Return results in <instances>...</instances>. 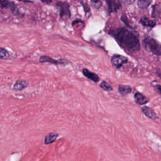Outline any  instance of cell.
Masks as SVG:
<instances>
[{
    "label": "cell",
    "instance_id": "22",
    "mask_svg": "<svg viewBox=\"0 0 161 161\" xmlns=\"http://www.w3.org/2000/svg\"><path fill=\"white\" fill-rule=\"evenodd\" d=\"M40 1L46 4H50L52 2V0H40Z\"/></svg>",
    "mask_w": 161,
    "mask_h": 161
},
{
    "label": "cell",
    "instance_id": "23",
    "mask_svg": "<svg viewBox=\"0 0 161 161\" xmlns=\"http://www.w3.org/2000/svg\"><path fill=\"white\" fill-rule=\"evenodd\" d=\"M19 1H23V2H25V3H31V1L30 0H18Z\"/></svg>",
    "mask_w": 161,
    "mask_h": 161
},
{
    "label": "cell",
    "instance_id": "21",
    "mask_svg": "<svg viewBox=\"0 0 161 161\" xmlns=\"http://www.w3.org/2000/svg\"><path fill=\"white\" fill-rule=\"evenodd\" d=\"M155 89H156V91L159 93L160 94V84H156V86H155Z\"/></svg>",
    "mask_w": 161,
    "mask_h": 161
},
{
    "label": "cell",
    "instance_id": "9",
    "mask_svg": "<svg viewBox=\"0 0 161 161\" xmlns=\"http://www.w3.org/2000/svg\"><path fill=\"white\" fill-rule=\"evenodd\" d=\"M134 99L135 103L139 105H144L149 101V99L146 96H145L143 94L139 92H136L135 93Z\"/></svg>",
    "mask_w": 161,
    "mask_h": 161
},
{
    "label": "cell",
    "instance_id": "4",
    "mask_svg": "<svg viewBox=\"0 0 161 161\" xmlns=\"http://www.w3.org/2000/svg\"><path fill=\"white\" fill-rule=\"evenodd\" d=\"M128 61V59L126 57L119 55L114 54L111 58V63L113 67L116 69H119Z\"/></svg>",
    "mask_w": 161,
    "mask_h": 161
},
{
    "label": "cell",
    "instance_id": "24",
    "mask_svg": "<svg viewBox=\"0 0 161 161\" xmlns=\"http://www.w3.org/2000/svg\"><path fill=\"white\" fill-rule=\"evenodd\" d=\"M94 3H96V4H97V3H100V0H91Z\"/></svg>",
    "mask_w": 161,
    "mask_h": 161
},
{
    "label": "cell",
    "instance_id": "5",
    "mask_svg": "<svg viewBox=\"0 0 161 161\" xmlns=\"http://www.w3.org/2000/svg\"><path fill=\"white\" fill-rule=\"evenodd\" d=\"M39 61L41 63H50L54 65H65L69 63V62L66 59H54L52 57L47 56V55H42L40 57Z\"/></svg>",
    "mask_w": 161,
    "mask_h": 161
},
{
    "label": "cell",
    "instance_id": "16",
    "mask_svg": "<svg viewBox=\"0 0 161 161\" xmlns=\"http://www.w3.org/2000/svg\"><path fill=\"white\" fill-rule=\"evenodd\" d=\"M152 1V0H137V6L139 8L144 9L150 6Z\"/></svg>",
    "mask_w": 161,
    "mask_h": 161
},
{
    "label": "cell",
    "instance_id": "12",
    "mask_svg": "<svg viewBox=\"0 0 161 161\" xmlns=\"http://www.w3.org/2000/svg\"><path fill=\"white\" fill-rule=\"evenodd\" d=\"M160 13H161L160 3H158L157 4H155L152 6V17L154 18L159 19L160 18Z\"/></svg>",
    "mask_w": 161,
    "mask_h": 161
},
{
    "label": "cell",
    "instance_id": "11",
    "mask_svg": "<svg viewBox=\"0 0 161 161\" xmlns=\"http://www.w3.org/2000/svg\"><path fill=\"white\" fill-rule=\"evenodd\" d=\"M28 85V82L24 80H18L15 82L13 86V89L14 91H21L25 89Z\"/></svg>",
    "mask_w": 161,
    "mask_h": 161
},
{
    "label": "cell",
    "instance_id": "13",
    "mask_svg": "<svg viewBox=\"0 0 161 161\" xmlns=\"http://www.w3.org/2000/svg\"><path fill=\"white\" fill-rule=\"evenodd\" d=\"M140 23L143 26L146 27L153 28L156 25V22L149 19L147 17H142L140 19Z\"/></svg>",
    "mask_w": 161,
    "mask_h": 161
},
{
    "label": "cell",
    "instance_id": "1",
    "mask_svg": "<svg viewBox=\"0 0 161 161\" xmlns=\"http://www.w3.org/2000/svg\"><path fill=\"white\" fill-rule=\"evenodd\" d=\"M108 33L113 36L122 48L130 52H136L140 49V41L136 35L125 27L111 29Z\"/></svg>",
    "mask_w": 161,
    "mask_h": 161
},
{
    "label": "cell",
    "instance_id": "14",
    "mask_svg": "<svg viewBox=\"0 0 161 161\" xmlns=\"http://www.w3.org/2000/svg\"><path fill=\"white\" fill-rule=\"evenodd\" d=\"M58 136V134L55 132H52L48 134L47 136H45L44 138V143L46 145H48L50 143H53L57 138Z\"/></svg>",
    "mask_w": 161,
    "mask_h": 161
},
{
    "label": "cell",
    "instance_id": "6",
    "mask_svg": "<svg viewBox=\"0 0 161 161\" xmlns=\"http://www.w3.org/2000/svg\"><path fill=\"white\" fill-rule=\"evenodd\" d=\"M108 6L109 13L117 12L121 8V3L119 0H104Z\"/></svg>",
    "mask_w": 161,
    "mask_h": 161
},
{
    "label": "cell",
    "instance_id": "15",
    "mask_svg": "<svg viewBox=\"0 0 161 161\" xmlns=\"http://www.w3.org/2000/svg\"><path fill=\"white\" fill-rule=\"evenodd\" d=\"M118 92L123 96L127 95L131 92V88L128 85L119 84L118 86Z\"/></svg>",
    "mask_w": 161,
    "mask_h": 161
},
{
    "label": "cell",
    "instance_id": "19",
    "mask_svg": "<svg viewBox=\"0 0 161 161\" xmlns=\"http://www.w3.org/2000/svg\"><path fill=\"white\" fill-rule=\"evenodd\" d=\"M121 21L126 25V26L128 27H130V28H131V26L129 24V22H128V17L126 16V14H123L122 16H121Z\"/></svg>",
    "mask_w": 161,
    "mask_h": 161
},
{
    "label": "cell",
    "instance_id": "2",
    "mask_svg": "<svg viewBox=\"0 0 161 161\" xmlns=\"http://www.w3.org/2000/svg\"><path fill=\"white\" fill-rule=\"evenodd\" d=\"M142 45L144 49L147 52L158 56L161 55L160 45L153 38H145L142 42Z\"/></svg>",
    "mask_w": 161,
    "mask_h": 161
},
{
    "label": "cell",
    "instance_id": "20",
    "mask_svg": "<svg viewBox=\"0 0 161 161\" xmlns=\"http://www.w3.org/2000/svg\"><path fill=\"white\" fill-rule=\"evenodd\" d=\"M135 0H123V2L126 4H131L135 2Z\"/></svg>",
    "mask_w": 161,
    "mask_h": 161
},
{
    "label": "cell",
    "instance_id": "10",
    "mask_svg": "<svg viewBox=\"0 0 161 161\" xmlns=\"http://www.w3.org/2000/svg\"><path fill=\"white\" fill-rule=\"evenodd\" d=\"M82 74L87 79L91 80L92 81H93L94 82H97L99 81V76L96 73L91 72L87 69H84L82 70Z\"/></svg>",
    "mask_w": 161,
    "mask_h": 161
},
{
    "label": "cell",
    "instance_id": "17",
    "mask_svg": "<svg viewBox=\"0 0 161 161\" xmlns=\"http://www.w3.org/2000/svg\"><path fill=\"white\" fill-rule=\"evenodd\" d=\"M99 86L101 87V89H103V90H104L106 91H111L113 90V87H111V86L109 85V83H108L105 80L101 81L99 84Z\"/></svg>",
    "mask_w": 161,
    "mask_h": 161
},
{
    "label": "cell",
    "instance_id": "8",
    "mask_svg": "<svg viewBox=\"0 0 161 161\" xmlns=\"http://www.w3.org/2000/svg\"><path fill=\"white\" fill-rule=\"evenodd\" d=\"M0 8L9 9L12 12H14L17 9L16 4L10 0H0Z\"/></svg>",
    "mask_w": 161,
    "mask_h": 161
},
{
    "label": "cell",
    "instance_id": "18",
    "mask_svg": "<svg viewBox=\"0 0 161 161\" xmlns=\"http://www.w3.org/2000/svg\"><path fill=\"white\" fill-rule=\"evenodd\" d=\"M9 57V52L4 48L0 47V59H5Z\"/></svg>",
    "mask_w": 161,
    "mask_h": 161
},
{
    "label": "cell",
    "instance_id": "3",
    "mask_svg": "<svg viewBox=\"0 0 161 161\" xmlns=\"http://www.w3.org/2000/svg\"><path fill=\"white\" fill-rule=\"evenodd\" d=\"M56 6L59 11V16L61 19H68L70 18L71 14L69 4L64 1H57Z\"/></svg>",
    "mask_w": 161,
    "mask_h": 161
},
{
    "label": "cell",
    "instance_id": "7",
    "mask_svg": "<svg viewBox=\"0 0 161 161\" xmlns=\"http://www.w3.org/2000/svg\"><path fill=\"white\" fill-rule=\"evenodd\" d=\"M142 113L148 118L152 119L153 120H156L158 119V116L155 112L151 108L145 106L142 108Z\"/></svg>",
    "mask_w": 161,
    "mask_h": 161
}]
</instances>
